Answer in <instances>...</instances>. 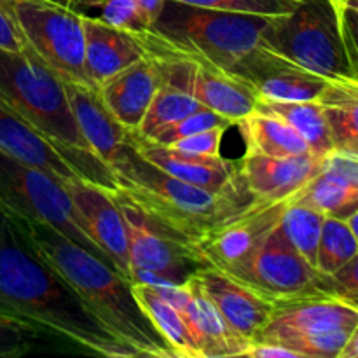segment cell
I'll return each instance as SVG.
<instances>
[{"label":"cell","instance_id":"obj_1","mask_svg":"<svg viewBox=\"0 0 358 358\" xmlns=\"http://www.w3.org/2000/svg\"><path fill=\"white\" fill-rule=\"evenodd\" d=\"M0 311L107 358L136 357L0 215Z\"/></svg>","mask_w":358,"mask_h":358},{"label":"cell","instance_id":"obj_2","mask_svg":"<svg viewBox=\"0 0 358 358\" xmlns=\"http://www.w3.org/2000/svg\"><path fill=\"white\" fill-rule=\"evenodd\" d=\"M13 224L34 254L65 278L136 357L175 358L138 306L133 296V283L124 275L48 224L17 220Z\"/></svg>","mask_w":358,"mask_h":358},{"label":"cell","instance_id":"obj_3","mask_svg":"<svg viewBox=\"0 0 358 358\" xmlns=\"http://www.w3.org/2000/svg\"><path fill=\"white\" fill-rule=\"evenodd\" d=\"M110 171L126 198L192 243L254 201L241 178L222 191H208L164 173L135 149L131 133Z\"/></svg>","mask_w":358,"mask_h":358},{"label":"cell","instance_id":"obj_4","mask_svg":"<svg viewBox=\"0 0 358 358\" xmlns=\"http://www.w3.org/2000/svg\"><path fill=\"white\" fill-rule=\"evenodd\" d=\"M268 20L164 0L152 27L129 34L154 58L191 59L234 76L261 45Z\"/></svg>","mask_w":358,"mask_h":358},{"label":"cell","instance_id":"obj_5","mask_svg":"<svg viewBox=\"0 0 358 358\" xmlns=\"http://www.w3.org/2000/svg\"><path fill=\"white\" fill-rule=\"evenodd\" d=\"M0 101L55 145L80 159L101 163L77 128L63 79L30 49H0Z\"/></svg>","mask_w":358,"mask_h":358},{"label":"cell","instance_id":"obj_6","mask_svg":"<svg viewBox=\"0 0 358 358\" xmlns=\"http://www.w3.org/2000/svg\"><path fill=\"white\" fill-rule=\"evenodd\" d=\"M261 45L327 80H358L357 62L346 49L329 0H301L292 13L269 17Z\"/></svg>","mask_w":358,"mask_h":358},{"label":"cell","instance_id":"obj_7","mask_svg":"<svg viewBox=\"0 0 358 358\" xmlns=\"http://www.w3.org/2000/svg\"><path fill=\"white\" fill-rule=\"evenodd\" d=\"M0 215L17 222L48 224L112 266L87 233L62 182L3 150H0Z\"/></svg>","mask_w":358,"mask_h":358},{"label":"cell","instance_id":"obj_8","mask_svg":"<svg viewBox=\"0 0 358 358\" xmlns=\"http://www.w3.org/2000/svg\"><path fill=\"white\" fill-rule=\"evenodd\" d=\"M23 48L63 80L94 87L84 73L83 13L58 0H0Z\"/></svg>","mask_w":358,"mask_h":358},{"label":"cell","instance_id":"obj_9","mask_svg":"<svg viewBox=\"0 0 358 358\" xmlns=\"http://www.w3.org/2000/svg\"><path fill=\"white\" fill-rule=\"evenodd\" d=\"M358 329V308L327 297L276 304L271 320L254 341L273 343L299 358H338L346 339Z\"/></svg>","mask_w":358,"mask_h":358},{"label":"cell","instance_id":"obj_10","mask_svg":"<svg viewBox=\"0 0 358 358\" xmlns=\"http://www.w3.org/2000/svg\"><path fill=\"white\" fill-rule=\"evenodd\" d=\"M121 210L128 238L129 271L149 269L175 283H184L189 275L203 268L194 243L161 224L119 189L112 191Z\"/></svg>","mask_w":358,"mask_h":358},{"label":"cell","instance_id":"obj_11","mask_svg":"<svg viewBox=\"0 0 358 358\" xmlns=\"http://www.w3.org/2000/svg\"><path fill=\"white\" fill-rule=\"evenodd\" d=\"M317 269L290 245L280 226H276L269 231L245 268L231 278L245 283L275 304H282L324 297L317 287Z\"/></svg>","mask_w":358,"mask_h":358},{"label":"cell","instance_id":"obj_12","mask_svg":"<svg viewBox=\"0 0 358 358\" xmlns=\"http://www.w3.org/2000/svg\"><path fill=\"white\" fill-rule=\"evenodd\" d=\"M0 150L45 171L59 182L66 178H83L108 191L117 189V182L110 168L101 163L80 159L63 150L62 147L55 145L2 101H0Z\"/></svg>","mask_w":358,"mask_h":358},{"label":"cell","instance_id":"obj_13","mask_svg":"<svg viewBox=\"0 0 358 358\" xmlns=\"http://www.w3.org/2000/svg\"><path fill=\"white\" fill-rule=\"evenodd\" d=\"M287 201H254L194 241L203 266L234 276L245 268L269 231L280 222Z\"/></svg>","mask_w":358,"mask_h":358},{"label":"cell","instance_id":"obj_14","mask_svg":"<svg viewBox=\"0 0 358 358\" xmlns=\"http://www.w3.org/2000/svg\"><path fill=\"white\" fill-rule=\"evenodd\" d=\"M154 59L159 63L161 79L184 90L231 126L257 110V93L240 77L191 59Z\"/></svg>","mask_w":358,"mask_h":358},{"label":"cell","instance_id":"obj_15","mask_svg":"<svg viewBox=\"0 0 358 358\" xmlns=\"http://www.w3.org/2000/svg\"><path fill=\"white\" fill-rule=\"evenodd\" d=\"M62 185L83 217L87 233L103 250L112 266L128 278L129 257L126 226L112 191L83 178H66Z\"/></svg>","mask_w":358,"mask_h":358},{"label":"cell","instance_id":"obj_16","mask_svg":"<svg viewBox=\"0 0 358 358\" xmlns=\"http://www.w3.org/2000/svg\"><path fill=\"white\" fill-rule=\"evenodd\" d=\"M194 273L231 331L245 343L254 341L271 320L276 304L215 268L203 266Z\"/></svg>","mask_w":358,"mask_h":358},{"label":"cell","instance_id":"obj_17","mask_svg":"<svg viewBox=\"0 0 358 358\" xmlns=\"http://www.w3.org/2000/svg\"><path fill=\"white\" fill-rule=\"evenodd\" d=\"M320 170V157L313 154L271 157L243 156L238 173L248 194L257 201H289Z\"/></svg>","mask_w":358,"mask_h":358},{"label":"cell","instance_id":"obj_18","mask_svg":"<svg viewBox=\"0 0 358 358\" xmlns=\"http://www.w3.org/2000/svg\"><path fill=\"white\" fill-rule=\"evenodd\" d=\"M161 84L159 63L145 55L98 87L105 107L115 121L135 133Z\"/></svg>","mask_w":358,"mask_h":358},{"label":"cell","instance_id":"obj_19","mask_svg":"<svg viewBox=\"0 0 358 358\" xmlns=\"http://www.w3.org/2000/svg\"><path fill=\"white\" fill-rule=\"evenodd\" d=\"M63 87L80 135L87 142L91 152L105 166L110 168L131 131L122 128L108 112L98 87L70 83V80H63Z\"/></svg>","mask_w":358,"mask_h":358},{"label":"cell","instance_id":"obj_20","mask_svg":"<svg viewBox=\"0 0 358 358\" xmlns=\"http://www.w3.org/2000/svg\"><path fill=\"white\" fill-rule=\"evenodd\" d=\"M84 73L94 87L145 56L129 31L110 27L100 17L83 14Z\"/></svg>","mask_w":358,"mask_h":358},{"label":"cell","instance_id":"obj_21","mask_svg":"<svg viewBox=\"0 0 358 358\" xmlns=\"http://www.w3.org/2000/svg\"><path fill=\"white\" fill-rule=\"evenodd\" d=\"M131 143L147 161H150L164 173L208 191H222L240 178L236 161L226 159L222 154L196 156V154L180 152L140 138L135 133H131Z\"/></svg>","mask_w":358,"mask_h":358},{"label":"cell","instance_id":"obj_22","mask_svg":"<svg viewBox=\"0 0 358 358\" xmlns=\"http://www.w3.org/2000/svg\"><path fill=\"white\" fill-rule=\"evenodd\" d=\"M185 283H187L189 297L182 311V318L191 331L201 357L233 358L243 355L248 343L231 331L215 304L205 294L196 273L189 275Z\"/></svg>","mask_w":358,"mask_h":358},{"label":"cell","instance_id":"obj_23","mask_svg":"<svg viewBox=\"0 0 358 358\" xmlns=\"http://www.w3.org/2000/svg\"><path fill=\"white\" fill-rule=\"evenodd\" d=\"M245 138V156H299L310 152L306 142L280 115L255 110L238 122Z\"/></svg>","mask_w":358,"mask_h":358},{"label":"cell","instance_id":"obj_24","mask_svg":"<svg viewBox=\"0 0 358 358\" xmlns=\"http://www.w3.org/2000/svg\"><path fill=\"white\" fill-rule=\"evenodd\" d=\"M318 103L332 147L358 152V80H331Z\"/></svg>","mask_w":358,"mask_h":358},{"label":"cell","instance_id":"obj_25","mask_svg":"<svg viewBox=\"0 0 358 358\" xmlns=\"http://www.w3.org/2000/svg\"><path fill=\"white\" fill-rule=\"evenodd\" d=\"M133 296L175 358H203L182 315L152 287L133 283Z\"/></svg>","mask_w":358,"mask_h":358},{"label":"cell","instance_id":"obj_26","mask_svg":"<svg viewBox=\"0 0 358 358\" xmlns=\"http://www.w3.org/2000/svg\"><path fill=\"white\" fill-rule=\"evenodd\" d=\"M259 110L273 112L289 122L297 135L306 142L308 150L315 157H322L332 150V140L325 124L324 112L318 101H269L259 100Z\"/></svg>","mask_w":358,"mask_h":358},{"label":"cell","instance_id":"obj_27","mask_svg":"<svg viewBox=\"0 0 358 358\" xmlns=\"http://www.w3.org/2000/svg\"><path fill=\"white\" fill-rule=\"evenodd\" d=\"M289 201L306 205L324 215L345 219L357 210L358 185L338 180L318 171Z\"/></svg>","mask_w":358,"mask_h":358},{"label":"cell","instance_id":"obj_28","mask_svg":"<svg viewBox=\"0 0 358 358\" xmlns=\"http://www.w3.org/2000/svg\"><path fill=\"white\" fill-rule=\"evenodd\" d=\"M324 213L301 203L287 201L280 217V229L294 248L317 269V250L320 241Z\"/></svg>","mask_w":358,"mask_h":358},{"label":"cell","instance_id":"obj_29","mask_svg":"<svg viewBox=\"0 0 358 358\" xmlns=\"http://www.w3.org/2000/svg\"><path fill=\"white\" fill-rule=\"evenodd\" d=\"M203 105H199V101H196L184 90L161 79L159 87H157L156 94H154L152 101H150L149 108H147L145 115H143L135 135L140 136V138H147L156 129L163 128V126L170 124V122L178 121V119L192 114V112H196Z\"/></svg>","mask_w":358,"mask_h":358},{"label":"cell","instance_id":"obj_30","mask_svg":"<svg viewBox=\"0 0 358 358\" xmlns=\"http://www.w3.org/2000/svg\"><path fill=\"white\" fill-rule=\"evenodd\" d=\"M357 254V234L350 231L343 219L325 215L317 250V271L322 275H331L355 259Z\"/></svg>","mask_w":358,"mask_h":358},{"label":"cell","instance_id":"obj_31","mask_svg":"<svg viewBox=\"0 0 358 358\" xmlns=\"http://www.w3.org/2000/svg\"><path fill=\"white\" fill-rule=\"evenodd\" d=\"M217 126H226V128H229L231 122L226 121L224 117H220L219 114H215V112L210 110V108L201 107L196 112H192V114L178 119V121L170 122V124L156 129V131L150 136H147L145 140L159 143V145H170V143L177 142V140L196 135V133L205 131V129L217 128Z\"/></svg>","mask_w":358,"mask_h":358},{"label":"cell","instance_id":"obj_32","mask_svg":"<svg viewBox=\"0 0 358 358\" xmlns=\"http://www.w3.org/2000/svg\"><path fill=\"white\" fill-rule=\"evenodd\" d=\"M175 2L224 10V13L276 17L292 13L301 0H175Z\"/></svg>","mask_w":358,"mask_h":358},{"label":"cell","instance_id":"obj_33","mask_svg":"<svg viewBox=\"0 0 358 358\" xmlns=\"http://www.w3.org/2000/svg\"><path fill=\"white\" fill-rule=\"evenodd\" d=\"M34 343L35 329L0 311V358L27 355Z\"/></svg>","mask_w":358,"mask_h":358},{"label":"cell","instance_id":"obj_34","mask_svg":"<svg viewBox=\"0 0 358 358\" xmlns=\"http://www.w3.org/2000/svg\"><path fill=\"white\" fill-rule=\"evenodd\" d=\"M93 6L100 7V20L110 27L124 31L145 30L147 24L133 0H93Z\"/></svg>","mask_w":358,"mask_h":358},{"label":"cell","instance_id":"obj_35","mask_svg":"<svg viewBox=\"0 0 358 358\" xmlns=\"http://www.w3.org/2000/svg\"><path fill=\"white\" fill-rule=\"evenodd\" d=\"M226 129V126H217V128H210L196 133V135L185 136V138H180L164 147L180 150V152L196 154V156H220V143H222Z\"/></svg>","mask_w":358,"mask_h":358},{"label":"cell","instance_id":"obj_36","mask_svg":"<svg viewBox=\"0 0 358 358\" xmlns=\"http://www.w3.org/2000/svg\"><path fill=\"white\" fill-rule=\"evenodd\" d=\"M320 173L358 185V152L343 149L329 150L320 157Z\"/></svg>","mask_w":358,"mask_h":358},{"label":"cell","instance_id":"obj_37","mask_svg":"<svg viewBox=\"0 0 358 358\" xmlns=\"http://www.w3.org/2000/svg\"><path fill=\"white\" fill-rule=\"evenodd\" d=\"M247 358H299L296 352L289 348H283L280 345L264 341H250L245 348L243 355Z\"/></svg>","mask_w":358,"mask_h":358},{"label":"cell","instance_id":"obj_38","mask_svg":"<svg viewBox=\"0 0 358 358\" xmlns=\"http://www.w3.org/2000/svg\"><path fill=\"white\" fill-rule=\"evenodd\" d=\"M0 49L13 52L23 51V42H21L16 28L13 27L9 16H7L2 7H0Z\"/></svg>","mask_w":358,"mask_h":358},{"label":"cell","instance_id":"obj_39","mask_svg":"<svg viewBox=\"0 0 358 358\" xmlns=\"http://www.w3.org/2000/svg\"><path fill=\"white\" fill-rule=\"evenodd\" d=\"M138 7L140 14H142L143 21H145L147 28L152 27V23L156 21L157 14H159L161 7H163L164 0H133Z\"/></svg>","mask_w":358,"mask_h":358},{"label":"cell","instance_id":"obj_40","mask_svg":"<svg viewBox=\"0 0 358 358\" xmlns=\"http://www.w3.org/2000/svg\"><path fill=\"white\" fill-rule=\"evenodd\" d=\"M338 358H358V329L350 334V338L346 339L345 346L339 352Z\"/></svg>","mask_w":358,"mask_h":358}]
</instances>
